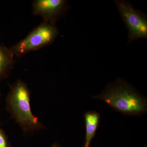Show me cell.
I'll return each instance as SVG.
<instances>
[{
	"label": "cell",
	"mask_w": 147,
	"mask_h": 147,
	"mask_svg": "<svg viewBox=\"0 0 147 147\" xmlns=\"http://www.w3.org/2000/svg\"><path fill=\"white\" fill-rule=\"evenodd\" d=\"M30 98V91L28 85L21 79L11 86L6 98L7 110L24 132L44 127L32 112Z\"/></svg>",
	"instance_id": "1"
},
{
	"label": "cell",
	"mask_w": 147,
	"mask_h": 147,
	"mask_svg": "<svg viewBox=\"0 0 147 147\" xmlns=\"http://www.w3.org/2000/svg\"><path fill=\"white\" fill-rule=\"evenodd\" d=\"M93 98L103 100L114 110L125 115H138L147 110L146 99L120 80Z\"/></svg>",
	"instance_id": "2"
},
{
	"label": "cell",
	"mask_w": 147,
	"mask_h": 147,
	"mask_svg": "<svg viewBox=\"0 0 147 147\" xmlns=\"http://www.w3.org/2000/svg\"><path fill=\"white\" fill-rule=\"evenodd\" d=\"M58 33L55 24L43 22L24 39L13 45L11 50L14 56L21 57L27 53L50 45L54 42Z\"/></svg>",
	"instance_id": "3"
},
{
	"label": "cell",
	"mask_w": 147,
	"mask_h": 147,
	"mask_svg": "<svg viewBox=\"0 0 147 147\" xmlns=\"http://www.w3.org/2000/svg\"><path fill=\"white\" fill-rule=\"evenodd\" d=\"M116 3L121 16L128 28L130 40L146 38L147 22L145 17L126 2L117 1Z\"/></svg>",
	"instance_id": "4"
},
{
	"label": "cell",
	"mask_w": 147,
	"mask_h": 147,
	"mask_svg": "<svg viewBox=\"0 0 147 147\" xmlns=\"http://www.w3.org/2000/svg\"><path fill=\"white\" fill-rule=\"evenodd\" d=\"M66 5L64 0H35L33 3V14L41 16L44 22L55 24Z\"/></svg>",
	"instance_id": "5"
},
{
	"label": "cell",
	"mask_w": 147,
	"mask_h": 147,
	"mask_svg": "<svg viewBox=\"0 0 147 147\" xmlns=\"http://www.w3.org/2000/svg\"><path fill=\"white\" fill-rule=\"evenodd\" d=\"M86 134L85 142L83 147H90L92 140L94 138L96 132L100 123V116L99 113L94 111H89L84 115Z\"/></svg>",
	"instance_id": "6"
},
{
	"label": "cell",
	"mask_w": 147,
	"mask_h": 147,
	"mask_svg": "<svg viewBox=\"0 0 147 147\" xmlns=\"http://www.w3.org/2000/svg\"><path fill=\"white\" fill-rule=\"evenodd\" d=\"M14 55L10 48L0 45V80L6 78L14 64Z\"/></svg>",
	"instance_id": "7"
},
{
	"label": "cell",
	"mask_w": 147,
	"mask_h": 147,
	"mask_svg": "<svg viewBox=\"0 0 147 147\" xmlns=\"http://www.w3.org/2000/svg\"><path fill=\"white\" fill-rule=\"evenodd\" d=\"M0 147H12L5 131L0 127Z\"/></svg>",
	"instance_id": "8"
},
{
	"label": "cell",
	"mask_w": 147,
	"mask_h": 147,
	"mask_svg": "<svg viewBox=\"0 0 147 147\" xmlns=\"http://www.w3.org/2000/svg\"><path fill=\"white\" fill-rule=\"evenodd\" d=\"M51 147H61L57 143H55V144H53V145H52V146Z\"/></svg>",
	"instance_id": "9"
},
{
	"label": "cell",
	"mask_w": 147,
	"mask_h": 147,
	"mask_svg": "<svg viewBox=\"0 0 147 147\" xmlns=\"http://www.w3.org/2000/svg\"><path fill=\"white\" fill-rule=\"evenodd\" d=\"M1 92H0V97H1Z\"/></svg>",
	"instance_id": "10"
}]
</instances>
